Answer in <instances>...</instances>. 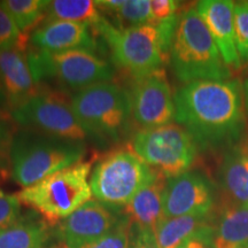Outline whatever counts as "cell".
I'll return each instance as SVG.
<instances>
[{"instance_id":"13","label":"cell","mask_w":248,"mask_h":248,"mask_svg":"<svg viewBox=\"0 0 248 248\" xmlns=\"http://www.w3.org/2000/svg\"><path fill=\"white\" fill-rule=\"evenodd\" d=\"M113 209L98 200H89L59 224L63 248H82L100 239L119 222Z\"/></svg>"},{"instance_id":"33","label":"cell","mask_w":248,"mask_h":248,"mask_svg":"<svg viewBox=\"0 0 248 248\" xmlns=\"http://www.w3.org/2000/svg\"><path fill=\"white\" fill-rule=\"evenodd\" d=\"M243 90V100H244V107H245V111L248 115V77L245 80L244 86L241 88Z\"/></svg>"},{"instance_id":"14","label":"cell","mask_w":248,"mask_h":248,"mask_svg":"<svg viewBox=\"0 0 248 248\" xmlns=\"http://www.w3.org/2000/svg\"><path fill=\"white\" fill-rule=\"evenodd\" d=\"M233 7L234 1L231 0H202L197 2L195 9L208 28L226 66L239 69L241 61L234 42Z\"/></svg>"},{"instance_id":"4","label":"cell","mask_w":248,"mask_h":248,"mask_svg":"<svg viewBox=\"0 0 248 248\" xmlns=\"http://www.w3.org/2000/svg\"><path fill=\"white\" fill-rule=\"evenodd\" d=\"M91 162H78L22 188L16 195L21 203L38 212L46 222L57 224L91 200Z\"/></svg>"},{"instance_id":"35","label":"cell","mask_w":248,"mask_h":248,"mask_svg":"<svg viewBox=\"0 0 248 248\" xmlns=\"http://www.w3.org/2000/svg\"><path fill=\"white\" fill-rule=\"evenodd\" d=\"M53 248H57V247H53Z\"/></svg>"},{"instance_id":"26","label":"cell","mask_w":248,"mask_h":248,"mask_svg":"<svg viewBox=\"0 0 248 248\" xmlns=\"http://www.w3.org/2000/svg\"><path fill=\"white\" fill-rule=\"evenodd\" d=\"M131 223L125 216L120 217L117 224L100 239L82 248H129Z\"/></svg>"},{"instance_id":"3","label":"cell","mask_w":248,"mask_h":248,"mask_svg":"<svg viewBox=\"0 0 248 248\" xmlns=\"http://www.w3.org/2000/svg\"><path fill=\"white\" fill-rule=\"evenodd\" d=\"M173 73L181 82L201 79H230L225 64L208 28L195 8L179 15L170 48Z\"/></svg>"},{"instance_id":"1","label":"cell","mask_w":248,"mask_h":248,"mask_svg":"<svg viewBox=\"0 0 248 248\" xmlns=\"http://www.w3.org/2000/svg\"><path fill=\"white\" fill-rule=\"evenodd\" d=\"M175 120L202 148L238 144L246 124L243 90L234 79H201L176 92Z\"/></svg>"},{"instance_id":"27","label":"cell","mask_w":248,"mask_h":248,"mask_svg":"<svg viewBox=\"0 0 248 248\" xmlns=\"http://www.w3.org/2000/svg\"><path fill=\"white\" fill-rule=\"evenodd\" d=\"M24 36L0 6V53L15 47L24 48Z\"/></svg>"},{"instance_id":"11","label":"cell","mask_w":248,"mask_h":248,"mask_svg":"<svg viewBox=\"0 0 248 248\" xmlns=\"http://www.w3.org/2000/svg\"><path fill=\"white\" fill-rule=\"evenodd\" d=\"M131 116L141 129L167 125L175 119V102L163 69L136 79L131 91Z\"/></svg>"},{"instance_id":"17","label":"cell","mask_w":248,"mask_h":248,"mask_svg":"<svg viewBox=\"0 0 248 248\" xmlns=\"http://www.w3.org/2000/svg\"><path fill=\"white\" fill-rule=\"evenodd\" d=\"M0 82L11 109L36 94L37 82L24 48L15 47L0 53Z\"/></svg>"},{"instance_id":"24","label":"cell","mask_w":248,"mask_h":248,"mask_svg":"<svg viewBox=\"0 0 248 248\" xmlns=\"http://www.w3.org/2000/svg\"><path fill=\"white\" fill-rule=\"evenodd\" d=\"M110 14L115 16L119 29L152 24L150 0H124L123 5Z\"/></svg>"},{"instance_id":"7","label":"cell","mask_w":248,"mask_h":248,"mask_svg":"<svg viewBox=\"0 0 248 248\" xmlns=\"http://www.w3.org/2000/svg\"><path fill=\"white\" fill-rule=\"evenodd\" d=\"M97 31L109 45L114 62L135 79L163 69L169 54L154 24L119 29L105 20Z\"/></svg>"},{"instance_id":"31","label":"cell","mask_w":248,"mask_h":248,"mask_svg":"<svg viewBox=\"0 0 248 248\" xmlns=\"http://www.w3.org/2000/svg\"><path fill=\"white\" fill-rule=\"evenodd\" d=\"M129 248H160V246L154 231L141 230L131 225Z\"/></svg>"},{"instance_id":"22","label":"cell","mask_w":248,"mask_h":248,"mask_svg":"<svg viewBox=\"0 0 248 248\" xmlns=\"http://www.w3.org/2000/svg\"><path fill=\"white\" fill-rule=\"evenodd\" d=\"M46 21L83 23L98 30L105 22L100 9L92 0H53L46 7Z\"/></svg>"},{"instance_id":"19","label":"cell","mask_w":248,"mask_h":248,"mask_svg":"<svg viewBox=\"0 0 248 248\" xmlns=\"http://www.w3.org/2000/svg\"><path fill=\"white\" fill-rule=\"evenodd\" d=\"M213 248H248V208H222L213 222Z\"/></svg>"},{"instance_id":"18","label":"cell","mask_w":248,"mask_h":248,"mask_svg":"<svg viewBox=\"0 0 248 248\" xmlns=\"http://www.w3.org/2000/svg\"><path fill=\"white\" fill-rule=\"evenodd\" d=\"M167 179L157 173L153 181L141 188L124 207V216L131 225L141 230H156L164 219L163 191Z\"/></svg>"},{"instance_id":"32","label":"cell","mask_w":248,"mask_h":248,"mask_svg":"<svg viewBox=\"0 0 248 248\" xmlns=\"http://www.w3.org/2000/svg\"><path fill=\"white\" fill-rule=\"evenodd\" d=\"M178 248H213V223L183 241Z\"/></svg>"},{"instance_id":"30","label":"cell","mask_w":248,"mask_h":248,"mask_svg":"<svg viewBox=\"0 0 248 248\" xmlns=\"http://www.w3.org/2000/svg\"><path fill=\"white\" fill-rule=\"evenodd\" d=\"M181 2L175 0H153L151 1L152 24L169 21L178 16V8Z\"/></svg>"},{"instance_id":"16","label":"cell","mask_w":248,"mask_h":248,"mask_svg":"<svg viewBox=\"0 0 248 248\" xmlns=\"http://www.w3.org/2000/svg\"><path fill=\"white\" fill-rule=\"evenodd\" d=\"M222 208H248V145L226 148L219 168Z\"/></svg>"},{"instance_id":"6","label":"cell","mask_w":248,"mask_h":248,"mask_svg":"<svg viewBox=\"0 0 248 248\" xmlns=\"http://www.w3.org/2000/svg\"><path fill=\"white\" fill-rule=\"evenodd\" d=\"M157 172L135 152L120 148L98 161L90 177L92 195L111 207H125Z\"/></svg>"},{"instance_id":"15","label":"cell","mask_w":248,"mask_h":248,"mask_svg":"<svg viewBox=\"0 0 248 248\" xmlns=\"http://www.w3.org/2000/svg\"><path fill=\"white\" fill-rule=\"evenodd\" d=\"M30 43L40 52L60 53L71 49L95 52L97 43L90 27L68 21H46L31 35Z\"/></svg>"},{"instance_id":"21","label":"cell","mask_w":248,"mask_h":248,"mask_svg":"<svg viewBox=\"0 0 248 248\" xmlns=\"http://www.w3.org/2000/svg\"><path fill=\"white\" fill-rule=\"evenodd\" d=\"M213 221L212 214L164 218L155 230V237L160 248H178L183 241L212 224Z\"/></svg>"},{"instance_id":"5","label":"cell","mask_w":248,"mask_h":248,"mask_svg":"<svg viewBox=\"0 0 248 248\" xmlns=\"http://www.w3.org/2000/svg\"><path fill=\"white\" fill-rule=\"evenodd\" d=\"M70 105L86 135L101 140H119L131 117L130 92L110 82L80 90Z\"/></svg>"},{"instance_id":"2","label":"cell","mask_w":248,"mask_h":248,"mask_svg":"<svg viewBox=\"0 0 248 248\" xmlns=\"http://www.w3.org/2000/svg\"><path fill=\"white\" fill-rule=\"evenodd\" d=\"M83 142L54 137L31 129L14 133L11 146V177L22 188L36 184L52 173L82 162Z\"/></svg>"},{"instance_id":"10","label":"cell","mask_w":248,"mask_h":248,"mask_svg":"<svg viewBox=\"0 0 248 248\" xmlns=\"http://www.w3.org/2000/svg\"><path fill=\"white\" fill-rule=\"evenodd\" d=\"M9 117L24 129L36 130L54 137L79 142L88 138L71 105L54 93L37 92L11 109Z\"/></svg>"},{"instance_id":"20","label":"cell","mask_w":248,"mask_h":248,"mask_svg":"<svg viewBox=\"0 0 248 248\" xmlns=\"http://www.w3.org/2000/svg\"><path fill=\"white\" fill-rule=\"evenodd\" d=\"M48 237L45 221L32 215L23 216L7 228L0 229V248H43Z\"/></svg>"},{"instance_id":"25","label":"cell","mask_w":248,"mask_h":248,"mask_svg":"<svg viewBox=\"0 0 248 248\" xmlns=\"http://www.w3.org/2000/svg\"><path fill=\"white\" fill-rule=\"evenodd\" d=\"M234 42L240 61L248 63V1L234 2Z\"/></svg>"},{"instance_id":"12","label":"cell","mask_w":248,"mask_h":248,"mask_svg":"<svg viewBox=\"0 0 248 248\" xmlns=\"http://www.w3.org/2000/svg\"><path fill=\"white\" fill-rule=\"evenodd\" d=\"M216 201V188L206 176L186 171L167 179L163 191L164 218L208 215Z\"/></svg>"},{"instance_id":"34","label":"cell","mask_w":248,"mask_h":248,"mask_svg":"<svg viewBox=\"0 0 248 248\" xmlns=\"http://www.w3.org/2000/svg\"><path fill=\"white\" fill-rule=\"evenodd\" d=\"M5 105H8V102H7V98H6L4 88H2L1 82H0V109L4 108Z\"/></svg>"},{"instance_id":"29","label":"cell","mask_w":248,"mask_h":248,"mask_svg":"<svg viewBox=\"0 0 248 248\" xmlns=\"http://www.w3.org/2000/svg\"><path fill=\"white\" fill-rule=\"evenodd\" d=\"M14 129L8 120L0 117V173L5 175L11 169V154L12 141L14 137Z\"/></svg>"},{"instance_id":"28","label":"cell","mask_w":248,"mask_h":248,"mask_svg":"<svg viewBox=\"0 0 248 248\" xmlns=\"http://www.w3.org/2000/svg\"><path fill=\"white\" fill-rule=\"evenodd\" d=\"M21 201L16 194L0 191V229L7 228L20 218Z\"/></svg>"},{"instance_id":"9","label":"cell","mask_w":248,"mask_h":248,"mask_svg":"<svg viewBox=\"0 0 248 248\" xmlns=\"http://www.w3.org/2000/svg\"><path fill=\"white\" fill-rule=\"evenodd\" d=\"M28 60L36 82L44 77H54L66 88L78 91L109 82L114 76L110 64L89 49L60 53L29 52Z\"/></svg>"},{"instance_id":"23","label":"cell","mask_w":248,"mask_h":248,"mask_svg":"<svg viewBox=\"0 0 248 248\" xmlns=\"http://www.w3.org/2000/svg\"><path fill=\"white\" fill-rule=\"evenodd\" d=\"M48 1L45 0H2L0 6L11 16L24 36L44 16Z\"/></svg>"},{"instance_id":"8","label":"cell","mask_w":248,"mask_h":248,"mask_svg":"<svg viewBox=\"0 0 248 248\" xmlns=\"http://www.w3.org/2000/svg\"><path fill=\"white\" fill-rule=\"evenodd\" d=\"M132 150L151 169L170 179L188 171L197 156L198 145L183 126L170 123L141 129L132 139Z\"/></svg>"}]
</instances>
